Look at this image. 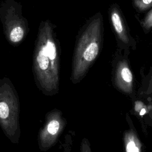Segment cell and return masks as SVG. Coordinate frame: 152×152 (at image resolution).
<instances>
[{
  "mask_svg": "<svg viewBox=\"0 0 152 152\" xmlns=\"http://www.w3.org/2000/svg\"><path fill=\"white\" fill-rule=\"evenodd\" d=\"M66 125V119L62 112L54 109L45 115V122L39 129L37 142L39 150L46 151L53 147Z\"/></svg>",
  "mask_w": 152,
  "mask_h": 152,
  "instance_id": "5",
  "label": "cell"
},
{
  "mask_svg": "<svg viewBox=\"0 0 152 152\" xmlns=\"http://www.w3.org/2000/svg\"><path fill=\"white\" fill-rule=\"evenodd\" d=\"M141 81L136 93L137 99L147 101L152 99V67L147 74L141 73Z\"/></svg>",
  "mask_w": 152,
  "mask_h": 152,
  "instance_id": "8",
  "label": "cell"
},
{
  "mask_svg": "<svg viewBox=\"0 0 152 152\" xmlns=\"http://www.w3.org/2000/svg\"><path fill=\"white\" fill-rule=\"evenodd\" d=\"M0 126L14 144L20 141V101L17 90L7 77L0 78Z\"/></svg>",
  "mask_w": 152,
  "mask_h": 152,
  "instance_id": "3",
  "label": "cell"
},
{
  "mask_svg": "<svg viewBox=\"0 0 152 152\" xmlns=\"http://www.w3.org/2000/svg\"><path fill=\"white\" fill-rule=\"evenodd\" d=\"M44 28L35 49L33 73L37 87L43 94L52 96L59 90V51L50 26Z\"/></svg>",
  "mask_w": 152,
  "mask_h": 152,
  "instance_id": "1",
  "label": "cell"
},
{
  "mask_svg": "<svg viewBox=\"0 0 152 152\" xmlns=\"http://www.w3.org/2000/svg\"><path fill=\"white\" fill-rule=\"evenodd\" d=\"M10 39L13 43L20 42L24 36V30L20 26L14 27L10 33Z\"/></svg>",
  "mask_w": 152,
  "mask_h": 152,
  "instance_id": "11",
  "label": "cell"
},
{
  "mask_svg": "<svg viewBox=\"0 0 152 152\" xmlns=\"http://www.w3.org/2000/svg\"><path fill=\"white\" fill-rule=\"evenodd\" d=\"M112 29L116 36L118 48L124 50H135L136 41L131 36L123 14L118 4H112L109 9Z\"/></svg>",
  "mask_w": 152,
  "mask_h": 152,
  "instance_id": "6",
  "label": "cell"
},
{
  "mask_svg": "<svg viewBox=\"0 0 152 152\" xmlns=\"http://www.w3.org/2000/svg\"><path fill=\"white\" fill-rule=\"evenodd\" d=\"M126 120L128 128L125 131L123 136L125 152H144V147L128 113L126 115Z\"/></svg>",
  "mask_w": 152,
  "mask_h": 152,
  "instance_id": "7",
  "label": "cell"
},
{
  "mask_svg": "<svg viewBox=\"0 0 152 152\" xmlns=\"http://www.w3.org/2000/svg\"><path fill=\"white\" fill-rule=\"evenodd\" d=\"M80 152H92L90 144L87 138H84L82 140L80 145Z\"/></svg>",
  "mask_w": 152,
  "mask_h": 152,
  "instance_id": "14",
  "label": "cell"
},
{
  "mask_svg": "<svg viewBox=\"0 0 152 152\" xmlns=\"http://www.w3.org/2000/svg\"><path fill=\"white\" fill-rule=\"evenodd\" d=\"M148 105V112L144 117V122L146 126L152 127V99L146 101Z\"/></svg>",
  "mask_w": 152,
  "mask_h": 152,
  "instance_id": "13",
  "label": "cell"
},
{
  "mask_svg": "<svg viewBox=\"0 0 152 152\" xmlns=\"http://www.w3.org/2000/svg\"><path fill=\"white\" fill-rule=\"evenodd\" d=\"M103 17L98 12L85 24L77 39L70 76L73 84L84 78L97 59L103 43Z\"/></svg>",
  "mask_w": 152,
  "mask_h": 152,
  "instance_id": "2",
  "label": "cell"
},
{
  "mask_svg": "<svg viewBox=\"0 0 152 152\" xmlns=\"http://www.w3.org/2000/svg\"><path fill=\"white\" fill-rule=\"evenodd\" d=\"M141 24L144 31L152 30V9L150 10L141 21Z\"/></svg>",
  "mask_w": 152,
  "mask_h": 152,
  "instance_id": "12",
  "label": "cell"
},
{
  "mask_svg": "<svg viewBox=\"0 0 152 152\" xmlns=\"http://www.w3.org/2000/svg\"><path fill=\"white\" fill-rule=\"evenodd\" d=\"M129 50L118 48L112 61V85L120 93L128 96L133 102L136 99L135 82L128 56Z\"/></svg>",
  "mask_w": 152,
  "mask_h": 152,
  "instance_id": "4",
  "label": "cell"
},
{
  "mask_svg": "<svg viewBox=\"0 0 152 152\" xmlns=\"http://www.w3.org/2000/svg\"><path fill=\"white\" fill-rule=\"evenodd\" d=\"M134 107L131 113L138 118L141 124L142 129L144 132L146 133V126L144 122V117L145 115L148 112V105L147 102L145 100L140 99H136L133 102Z\"/></svg>",
  "mask_w": 152,
  "mask_h": 152,
  "instance_id": "9",
  "label": "cell"
},
{
  "mask_svg": "<svg viewBox=\"0 0 152 152\" xmlns=\"http://www.w3.org/2000/svg\"><path fill=\"white\" fill-rule=\"evenodd\" d=\"M134 8L140 12H143L152 8V0H132Z\"/></svg>",
  "mask_w": 152,
  "mask_h": 152,
  "instance_id": "10",
  "label": "cell"
}]
</instances>
